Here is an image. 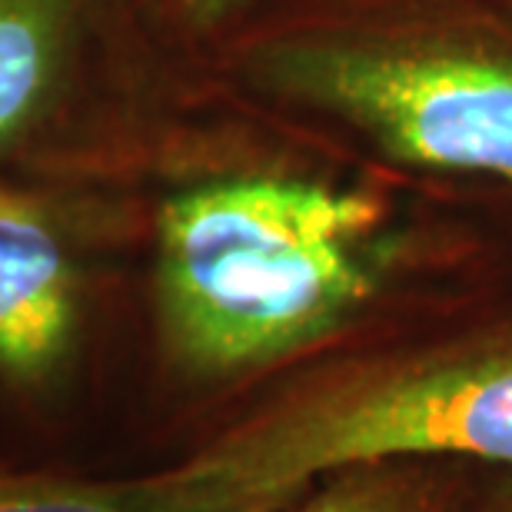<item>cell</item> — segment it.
<instances>
[{
    "instance_id": "cell-1",
    "label": "cell",
    "mask_w": 512,
    "mask_h": 512,
    "mask_svg": "<svg viewBox=\"0 0 512 512\" xmlns=\"http://www.w3.org/2000/svg\"><path fill=\"white\" fill-rule=\"evenodd\" d=\"M200 80L153 203V326L187 389H250L512 290V200L373 167Z\"/></svg>"
},
{
    "instance_id": "cell-2",
    "label": "cell",
    "mask_w": 512,
    "mask_h": 512,
    "mask_svg": "<svg viewBox=\"0 0 512 512\" xmlns=\"http://www.w3.org/2000/svg\"><path fill=\"white\" fill-rule=\"evenodd\" d=\"M197 77L373 167L512 200V10L286 0Z\"/></svg>"
},
{
    "instance_id": "cell-3",
    "label": "cell",
    "mask_w": 512,
    "mask_h": 512,
    "mask_svg": "<svg viewBox=\"0 0 512 512\" xmlns=\"http://www.w3.org/2000/svg\"><path fill=\"white\" fill-rule=\"evenodd\" d=\"M247 396L170 466L190 512H273L316 479L396 459L512 469V290L363 336Z\"/></svg>"
},
{
    "instance_id": "cell-4",
    "label": "cell",
    "mask_w": 512,
    "mask_h": 512,
    "mask_svg": "<svg viewBox=\"0 0 512 512\" xmlns=\"http://www.w3.org/2000/svg\"><path fill=\"white\" fill-rule=\"evenodd\" d=\"M80 207L0 170V386L50 399L87 340L90 260Z\"/></svg>"
},
{
    "instance_id": "cell-5",
    "label": "cell",
    "mask_w": 512,
    "mask_h": 512,
    "mask_svg": "<svg viewBox=\"0 0 512 512\" xmlns=\"http://www.w3.org/2000/svg\"><path fill=\"white\" fill-rule=\"evenodd\" d=\"M104 0H0V170L64 120Z\"/></svg>"
},
{
    "instance_id": "cell-6",
    "label": "cell",
    "mask_w": 512,
    "mask_h": 512,
    "mask_svg": "<svg viewBox=\"0 0 512 512\" xmlns=\"http://www.w3.org/2000/svg\"><path fill=\"white\" fill-rule=\"evenodd\" d=\"M483 466L466 459H396L316 479L273 512H466Z\"/></svg>"
},
{
    "instance_id": "cell-7",
    "label": "cell",
    "mask_w": 512,
    "mask_h": 512,
    "mask_svg": "<svg viewBox=\"0 0 512 512\" xmlns=\"http://www.w3.org/2000/svg\"><path fill=\"white\" fill-rule=\"evenodd\" d=\"M0 512H190V506L170 466L130 479L0 466Z\"/></svg>"
},
{
    "instance_id": "cell-8",
    "label": "cell",
    "mask_w": 512,
    "mask_h": 512,
    "mask_svg": "<svg viewBox=\"0 0 512 512\" xmlns=\"http://www.w3.org/2000/svg\"><path fill=\"white\" fill-rule=\"evenodd\" d=\"M163 47L203 67L217 50L286 0H130Z\"/></svg>"
},
{
    "instance_id": "cell-9",
    "label": "cell",
    "mask_w": 512,
    "mask_h": 512,
    "mask_svg": "<svg viewBox=\"0 0 512 512\" xmlns=\"http://www.w3.org/2000/svg\"><path fill=\"white\" fill-rule=\"evenodd\" d=\"M466 512H512V469H479Z\"/></svg>"
},
{
    "instance_id": "cell-10",
    "label": "cell",
    "mask_w": 512,
    "mask_h": 512,
    "mask_svg": "<svg viewBox=\"0 0 512 512\" xmlns=\"http://www.w3.org/2000/svg\"><path fill=\"white\" fill-rule=\"evenodd\" d=\"M496 4H503V7H509V10H512V0H496Z\"/></svg>"
}]
</instances>
